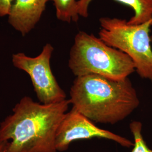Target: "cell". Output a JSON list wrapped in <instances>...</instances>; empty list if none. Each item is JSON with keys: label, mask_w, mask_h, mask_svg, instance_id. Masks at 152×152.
Masks as SVG:
<instances>
[{"label": "cell", "mask_w": 152, "mask_h": 152, "mask_svg": "<svg viewBox=\"0 0 152 152\" xmlns=\"http://www.w3.org/2000/svg\"><path fill=\"white\" fill-rule=\"evenodd\" d=\"M68 67L76 77L96 75L115 80H125L135 72V64L127 55L83 31L75 36Z\"/></svg>", "instance_id": "obj_3"}, {"label": "cell", "mask_w": 152, "mask_h": 152, "mask_svg": "<svg viewBox=\"0 0 152 152\" xmlns=\"http://www.w3.org/2000/svg\"><path fill=\"white\" fill-rule=\"evenodd\" d=\"M69 100L72 108L92 122L111 125L125 120L140 104L129 78L115 80L96 75L76 77Z\"/></svg>", "instance_id": "obj_2"}, {"label": "cell", "mask_w": 152, "mask_h": 152, "mask_svg": "<svg viewBox=\"0 0 152 152\" xmlns=\"http://www.w3.org/2000/svg\"><path fill=\"white\" fill-rule=\"evenodd\" d=\"M14 0H0V17L8 16Z\"/></svg>", "instance_id": "obj_11"}, {"label": "cell", "mask_w": 152, "mask_h": 152, "mask_svg": "<svg viewBox=\"0 0 152 152\" xmlns=\"http://www.w3.org/2000/svg\"><path fill=\"white\" fill-rule=\"evenodd\" d=\"M55 8L56 16L63 22L71 23L78 21L77 0H51Z\"/></svg>", "instance_id": "obj_9"}, {"label": "cell", "mask_w": 152, "mask_h": 152, "mask_svg": "<svg viewBox=\"0 0 152 152\" xmlns=\"http://www.w3.org/2000/svg\"><path fill=\"white\" fill-rule=\"evenodd\" d=\"M94 137L110 140L125 148L134 146V142L129 139L99 128L85 115L72 108L66 113L58 127L55 140L56 148L58 152H64L73 141Z\"/></svg>", "instance_id": "obj_6"}, {"label": "cell", "mask_w": 152, "mask_h": 152, "mask_svg": "<svg viewBox=\"0 0 152 152\" xmlns=\"http://www.w3.org/2000/svg\"><path fill=\"white\" fill-rule=\"evenodd\" d=\"M99 37L127 55L133 61L138 75L152 82V19L130 25L126 19L104 16L99 19Z\"/></svg>", "instance_id": "obj_4"}, {"label": "cell", "mask_w": 152, "mask_h": 152, "mask_svg": "<svg viewBox=\"0 0 152 152\" xmlns=\"http://www.w3.org/2000/svg\"><path fill=\"white\" fill-rule=\"evenodd\" d=\"M54 50L51 44H46L36 57L29 56L23 53L12 55V64L29 76L37 97L44 104L61 102L66 97L51 70L50 61Z\"/></svg>", "instance_id": "obj_5"}, {"label": "cell", "mask_w": 152, "mask_h": 152, "mask_svg": "<svg viewBox=\"0 0 152 152\" xmlns=\"http://www.w3.org/2000/svg\"><path fill=\"white\" fill-rule=\"evenodd\" d=\"M130 129L134 139L131 152H152V149L148 147L142 137L141 122L132 121L130 124Z\"/></svg>", "instance_id": "obj_10"}, {"label": "cell", "mask_w": 152, "mask_h": 152, "mask_svg": "<svg viewBox=\"0 0 152 152\" xmlns=\"http://www.w3.org/2000/svg\"><path fill=\"white\" fill-rule=\"evenodd\" d=\"M70 104L67 99L44 104L24 96L0 124V141H8L6 152H58L56 132Z\"/></svg>", "instance_id": "obj_1"}, {"label": "cell", "mask_w": 152, "mask_h": 152, "mask_svg": "<svg viewBox=\"0 0 152 152\" xmlns=\"http://www.w3.org/2000/svg\"><path fill=\"white\" fill-rule=\"evenodd\" d=\"M50 1L14 0L7 16L9 24L23 36H25L39 22Z\"/></svg>", "instance_id": "obj_7"}, {"label": "cell", "mask_w": 152, "mask_h": 152, "mask_svg": "<svg viewBox=\"0 0 152 152\" xmlns=\"http://www.w3.org/2000/svg\"><path fill=\"white\" fill-rule=\"evenodd\" d=\"M128 6L134 11V15L127 21L130 25H137L152 19V0H114ZM92 0H77V10L79 16L87 18L88 7Z\"/></svg>", "instance_id": "obj_8"}, {"label": "cell", "mask_w": 152, "mask_h": 152, "mask_svg": "<svg viewBox=\"0 0 152 152\" xmlns=\"http://www.w3.org/2000/svg\"><path fill=\"white\" fill-rule=\"evenodd\" d=\"M8 145V141H0V152H6Z\"/></svg>", "instance_id": "obj_12"}, {"label": "cell", "mask_w": 152, "mask_h": 152, "mask_svg": "<svg viewBox=\"0 0 152 152\" xmlns=\"http://www.w3.org/2000/svg\"><path fill=\"white\" fill-rule=\"evenodd\" d=\"M151 41H152V34H151Z\"/></svg>", "instance_id": "obj_13"}]
</instances>
